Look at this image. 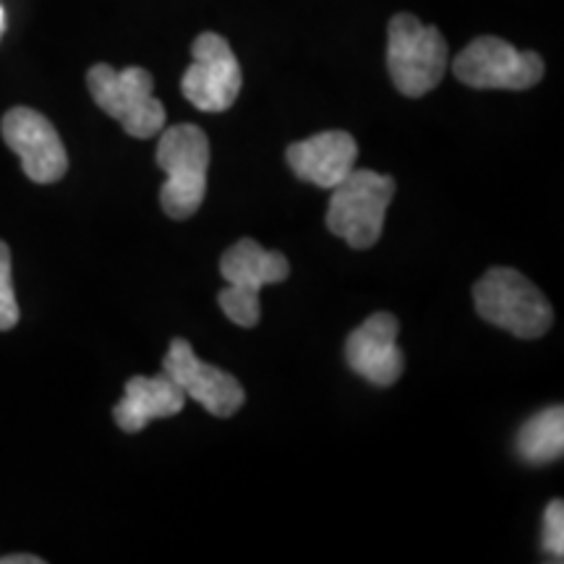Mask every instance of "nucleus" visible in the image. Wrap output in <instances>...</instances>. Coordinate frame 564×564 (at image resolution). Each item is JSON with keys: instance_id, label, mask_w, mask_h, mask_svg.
I'll return each mask as SVG.
<instances>
[{"instance_id": "obj_8", "label": "nucleus", "mask_w": 564, "mask_h": 564, "mask_svg": "<svg viewBox=\"0 0 564 564\" xmlns=\"http://www.w3.org/2000/svg\"><path fill=\"white\" fill-rule=\"evenodd\" d=\"M194 63L183 74V97L202 112H225L232 108L243 87L241 63L223 34L204 32L194 40Z\"/></svg>"}, {"instance_id": "obj_9", "label": "nucleus", "mask_w": 564, "mask_h": 564, "mask_svg": "<svg viewBox=\"0 0 564 564\" xmlns=\"http://www.w3.org/2000/svg\"><path fill=\"white\" fill-rule=\"evenodd\" d=\"M162 371L181 387L186 398L199 403L204 411L217 415V419H230L232 413L241 411L246 392L241 382L220 366L204 364L196 356L192 343L175 337L167 350L165 361H162Z\"/></svg>"}, {"instance_id": "obj_12", "label": "nucleus", "mask_w": 564, "mask_h": 564, "mask_svg": "<svg viewBox=\"0 0 564 564\" xmlns=\"http://www.w3.org/2000/svg\"><path fill=\"white\" fill-rule=\"evenodd\" d=\"M285 158L301 181L335 188L356 167L358 144L348 131H322L288 147Z\"/></svg>"}, {"instance_id": "obj_5", "label": "nucleus", "mask_w": 564, "mask_h": 564, "mask_svg": "<svg viewBox=\"0 0 564 564\" xmlns=\"http://www.w3.org/2000/svg\"><path fill=\"white\" fill-rule=\"evenodd\" d=\"M394 196L392 175L377 171H352L333 188L327 228L350 249L366 251L379 241L384 217Z\"/></svg>"}, {"instance_id": "obj_13", "label": "nucleus", "mask_w": 564, "mask_h": 564, "mask_svg": "<svg viewBox=\"0 0 564 564\" xmlns=\"http://www.w3.org/2000/svg\"><path fill=\"white\" fill-rule=\"evenodd\" d=\"M183 408H186V394L165 371H160L158 377H131L126 382L123 398L112 408V419L121 432L139 434L150 421L171 419Z\"/></svg>"}, {"instance_id": "obj_15", "label": "nucleus", "mask_w": 564, "mask_h": 564, "mask_svg": "<svg viewBox=\"0 0 564 564\" xmlns=\"http://www.w3.org/2000/svg\"><path fill=\"white\" fill-rule=\"evenodd\" d=\"M19 324V303L13 293L11 249L0 241V333H9Z\"/></svg>"}, {"instance_id": "obj_16", "label": "nucleus", "mask_w": 564, "mask_h": 564, "mask_svg": "<svg viewBox=\"0 0 564 564\" xmlns=\"http://www.w3.org/2000/svg\"><path fill=\"white\" fill-rule=\"evenodd\" d=\"M544 552L552 556V560L562 562V554H564V505H562V499H554V502L546 507Z\"/></svg>"}, {"instance_id": "obj_10", "label": "nucleus", "mask_w": 564, "mask_h": 564, "mask_svg": "<svg viewBox=\"0 0 564 564\" xmlns=\"http://www.w3.org/2000/svg\"><path fill=\"white\" fill-rule=\"evenodd\" d=\"M9 150L19 154L21 171L34 183H58L68 171V152L45 116L32 108H11L0 121Z\"/></svg>"}, {"instance_id": "obj_7", "label": "nucleus", "mask_w": 564, "mask_h": 564, "mask_svg": "<svg viewBox=\"0 0 564 564\" xmlns=\"http://www.w3.org/2000/svg\"><path fill=\"white\" fill-rule=\"evenodd\" d=\"M453 74L474 89H531L544 79V61L533 51H518L499 37H478L463 47Z\"/></svg>"}, {"instance_id": "obj_4", "label": "nucleus", "mask_w": 564, "mask_h": 564, "mask_svg": "<svg viewBox=\"0 0 564 564\" xmlns=\"http://www.w3.org/2000/svg\"><path fill=\"white\" fill-rule=\"evenodd\" d=\"M89 95L133 139H152L165 129V105L154 97V82L147 68H112L97 63L87 74Z\"/></svg>"}, {"instance_id": "obj_1", "label": "nucleus", "mask_w": 564, "mask_h": 564, "mask_svg": "<svg viewBox=\"0 0 564 564\" xmlns=\"http://www.w3.org/2000/svg\"><path fill=\"white\" fill-rule=\"evenodd\" d=\"M158 141L160 171H165L167 181L160 188V204L173 220H188L202 207L207 196V171H209V139L199 126L178 123L162 129Z\"/></svg>"}, {"instance_id": "obj_17", "label": "nucleus", "mask_w": 564, "mask_h": 564, "mask_svg": "<svg viewBox=\"0 0 564 564\" xmlns=\"http://www.w3.org/2000/svg\"><path fill=\"white\" fill-rule=\"evenodd\" d=\"M45 560L32 554H9V556H0V564H42Z\"/></svg>"}, {"instance_id": "obj_2", "label": "nucleus", "mask_w": 564, "mask_h": 564, "mask_svg": "<svg viewBox=\"0 0 564 564\" xmlns=\"http://www.w3.org/2000/svg\"><path fill=\"white\" fill-rule=\"evenodd\" d=\"M474 301L481 319L523 340L546 335L554 322L546 295L512 267H491L474 285Z\"/></svg>"}, {"instance_id": "obj_14", "label": "nucleus", "mask_w": 564, "mask_h": 564, "mask_svg": "<svg viewBox=\"0 0 564 564\" xmlns=\"http://www.w3.org/2000/svg\"><path fill=\"white\" fill-rule=\"evenodd\" d=\"M514 453L528 465H549L564 455V411L546 408L523 423L514 440Z\"/></svg>"}, {"instance_id": "obj_11", "label": "nucleus", "mask_w": 564, "mask_h": 564, "mask_svg": "<svg viewBox=\"0 0 564 564\" xmlns=\"http://www.w3.org/2000/svg\"><path fill=\"white\" fill-rule=\"evenodd\" d=\"M400 322L390 312H377L352 329L345 340V361L358 377L377 387H392L403 377L405 356L398 345Z\"/></svg>"}, {"instance_id": "obj_18", "label": "nucleus", "mask_w": 564, "mask_h": 564, "mask_svg": "<svg viewBox=\"0 0 564 564\" xmlns=\"http://www.w3.org/2000/svg\"><path fill=\"white\" fill-rule=\"evenodd\" d=\"M3 30H6V11L3 6H0V37H3Z\"/></svg>"}, {"instance_id": "obj_6", "label": "nucleus", "mask_w": 564, "mask_h": 564, "mask_svg": "<svg viewBox=\"0 0 564 564\" xmlns=\"http://www.w3.org/2000/svg\"><path fill=\"white\" fill-rule=\"evenodd\" d=\"M220 272L228 285L217 295V303L238 327H253L259 322V293L291 274V264L280 251H267L253 238L232 243L220 259Z\"/></svg>"}, {"instance_id": "obj_3", "label": "nucleus", "mask_w": 564, "mask_h": 564, "mask_svg": "<svg viewBox=\"0 0 564 564\" xmlns=\"http://www.w3.org/2000/svg\"><path fill=\"white\" fill-rule=\"evenodd\" d=\"M449 51L442 32L421 24L413 13H398L387 26V70L405 97L429 95L447 74Z\"/></svg>"}]
</instances>
